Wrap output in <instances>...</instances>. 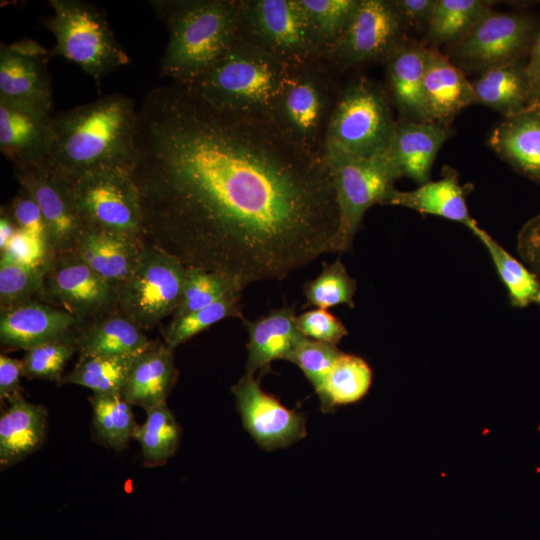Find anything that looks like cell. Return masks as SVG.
Here are the masks:
<instances>
[{
  "label": "cell",
  "mask_w": 540,
  "mask_h": 540,
  "mask_svg": "<svg viewBox=\"0 0 540 540\" xmlns=\"http://www.w3.org/2000/svg\"><path fill=\"white\" fill-rule=\"evenodd\" d=\"M144 244L243 288L335 253L338 205L324 156L272 121L227 112L170 83L140 108L130 169Z\"/></svg>",
  "instance_id": "cell-1"
},
{
  "label": "cell",
  "mask_w": 540,
  "mask_h": 540,
  "mask_svg": "<svg viewBox=\"0 0 540 540\" xmlns=\"http://www.w3.org/2000/svg\"><path fill=\"white\" fill-rule=\"evenodd\" d=\"M138 109L113 93L53 116V143L46 165L69 177L83 171L118 166L131 169Z\"/></svg>",
  "instance_id": "cell-2"
},
{
  "label": "cell",
  "mask_w": 540,
  "mask_h": 540,
  "mask_svg": "<svg viewBox=\"0 0 540 540\" xmlns=\"http://www.w3.org/2000/svg\"><path fill=\"white\" fill-rule=\"evenodd\" d=\"M169 40L160 73L184 86L195 85L239 37L236 0H152Z\"/></svg>",
  "instance_id": "cell-3"
},
{
  "label": "cell",
  "mask_w": 540,
  "mask_h": 540,
  "mask_svg": "<svg viewBox=\"0 0 540 540\" xmlns=\"http://www.w3.org/2000/svg\"><path fill=\"white\" fill-rule=\"evenodd\" d=\"M288 66L239 37L224 56L193 86L217 109L271 118Z\"/></svg>",
  "instance_id": "cell-4"
},
{
  "label": "cell",
  "mask_w": 540,
  "mask_h": 540,
  "mask_svg": "<svg viewBox=\"0 0 540 540\" xmlns=\"http://www.w3.org/2000/svg\"><path fill=\"white\" fill-rule=\"evenodd\" d=\"M324 60L288 66L271 119L295 144L324 156L328 123L342 85Z\"/></svg>",
  "instance_id": "cell-5"
},
{
  "label": "cell",
  "mask_w": 540,
  "mask_h": 540,
  "mask_svg": "<svg viewBox=\"0 0 540 540\" xmlns=\"http://www.w3.org/2000/svg\"><path fill=\"white\" fill-rule=\"evenodd\" d=\"M53 14L45 27L54 35L50 55L79 66L97 85L130 57L116 39L104 11L82 0H50Z\"/></svg>",
  "instance_id": "cell-6"
},
{
  "label": "cell",
  "mask_w": 540,
  "mask_h": 540,
  "mask_svg": "<svg viewBox=\"0 0 540 540\" xmlns=\"http://www.w3.org/2000/svg\"><path fill=\"white\" fill-rule=\"evenodd\" d=\"M396 124L388 94L361 76L342 85L324 149L334 147L367 158L386 155Z\"/></svg>",
  "instance_id": "cell-7"
},
{
  "label": "cell",
  "mask_w": 540,
  "mask_h": 540,
  "mask_svg": "<svg viewBox=\"0 0 540 540\" xmlns=\"http://www.w3.org/2000/svg\"><path fill=\"white\" fill-rule=\"evenodd\" d=\"M338 205L335 252L348 250L367 210L385 205L399 178L386 155L361 157L334 147L324 149Z\"/></svg>",
  "instance_id": "cell-8"
},
{
  "label": "cell",
  "mask_w": 540,
  "mask_h": 540,
  "mask_svg": "<svg viewBox=\"0 0 540 540\" xmlns=\"http://www.w3.org/2000/svg\"><path fill=\"white\" fill-rule=\"evenodd\" d=\"M62 178L86 228L141 239L142 207L130 169L102 166Z\"/></svg>",
  "instance_id": "cell-9"
},
{
  "label": "cell",
  "mask_w": 540,
  "mask_h": 540,
  "mask_svg": "<svg viewBox=\"0 0 540 540\" xmlns=\"http://www.w3.org/2000/svg\"><path fill=\"white\" fill-rule=\"evenodd\" d=\"M240 36L287 66L323 60L300 0H236Z\"/></svg>",
  "instance_id": "cell-10"
},
{
  "label": "cell",
  "mask_w": 540,
  "mask_h": 540,
  "mask_svg": "<svg viewBox=\"0 0 540 540\" xmlns=\"http://www.w3.org/2000/svg\"><path fill=\"white\" fill-rule=\"evenodd\" d=\"M186 269L175 256L143 243L132 273L117 287L116 310L142 329L156 326L177 310Z\"/></svg>",
  "instance_id": "cell-11"
},
{
  "label": "cell",
  "mask_w": 540,
  "mask_h": 540,
  "mask_svg": "<svg viewBox=\"0 0 540 540\" xmlns=\"http://www.w3.org/2000/svg\"><path fill=\"white\" fill-rule=\"evenodd\" d=\"M406 29L392 0H359L324 61L338 74L360 65L385 62L406 41Z\"/></svg>",
  "instance_id": "cell-12"
},
{
  "label": "cell",
  "mask_w": 540,
  "mask_h": 540,
  "mask_svg": "<svg viewBox=\"0 0 540 540\" xmlns=\"http://www.w3.org/2000/svg\"><path fill=\"white\" fill-rule=\"evenodd\" d=\"M535 20L523 13L491 11L462 39L448 46L446 56L463 72L519 62L536 37Z\"/></svg>",
  "instance_id": "cell-13"
},
{
  "label": "cell",
  "mask_w": 540,
  "mask_h": 540,
  "mask_svg": "<svg viewBox=\"0 0 540 540\" xmlns=\"http://www.w3.org/2000/svg\"><path fill=\"white\" fill-rule=\"evenodd\" d=\"M40 295L83 321L116 308L117 288L67 252L51 257Z\"/></svg>",
  "instance_id": "cell-14"
},
{
  "label": "cell",
  "mask_w": 540,
  "mask_h": 540,
  "mask_svg": "<svg viewBox=\"0 0 540 540\" xmlns=\"http://www.w3.org/2000/svg\"><path fill=\"white\" fill-rule=\"evenodd\" d=\"M20 187L36 202L45 224L51 257L71 252L86 229L64 178L46 165L15 167Z\"/></svg>",
  "instance_id": "cell-15"
},
{
  "label": "cell",
  "mask_w": 540,
  "mask_h": 540,
  "mask_svg": "<svg viewBox=\"0 0 540 540\" xmlns=\"http://www.w3.org/2000/svg\"><path fill=\"white\" fill-rule=\"evenodd\" d=\"M231 390L243 426L260 448H284L306 436V417L263 391L253 376L244 374Z\"/></svg>",
  "instance_id": "cell-16"
},
{
  "label": "cell",
  "mask_w": 540,
  "mask_h": 540,
  "mask_svg": "<svg viewBox=\"0 0 540 540\" xmlns=\"http://www.w3.org/2000/svg\"><path fill=\"white\" fill-rule=\"evenodd\" d=\"M47 51L30 39L0 46V101L51 110Z\"/></svg>",
  "instance_id": "cell-17"
},
{
  "label": "cell",
  "mask_w": 540,
  "mask_h": 540,
  "mask_svg": "<svg viewBox=\"0 0 540 540\" xmlns=\"http://www.w3.org/2000/svg\"><path fill=\"white\" fill-rule=\"evenodd\" d=\"M53 136L51 110L0 101V150L15 167L46 164Z\"/></svg>",
  "instance_id": "cell-18"
},
{
  "label": "cell",
  "mask_w": 540,
  "mask_h": 540,
  "mask_svg": "<svg viewBox=\"0 0 540 540\" xmlns=\"http://www.w3.org/2000/svg\"><path fill=\"white\" fill-rule=\"evenodd\" d=\"M81 323L59 307L30 300L1 311L0 340L3 346L27 351L46 342L74 337Z\"/></svg>",
  "instance_id": "cell-19"
},
{
  "label": "cell",
  "mask_w": 540,
  "mask_h": 540,
  "mask_svg": "<svg viewBox=\"0 0 540 540\" xmlns=\"http://www.w3.org/2000/svg\"><path fill=\"white\" fill-rule=\"evenodd\" d=\"M450 134L448 126L399 118L386 156L399 178L422 185L429 181L437 153Z\"/></svg>",
  "instance_id": "cell-20"
},
{
  "label": "cell",
  "mask_w": 540,
  "mask_h": 540,
  "mask_svg": "<svg viewBox=\"0 0 540 540\" xmlns=\"http://www.w3.org/2000/svg\"><path fill=\"white\" fill-rule=\"evenodd\" d=\"M424 98L430 121L444 126L476 102L472 82L434 46L427 48Z\"/></svg>",
  "instance_id": "cell-21"
},
{
  "label": "cell",
  "mask_w": 540,
  "mask_h": 540,
  "mask_svg": "<svg viewBox=\"0 0 540 540\" xmlns=\"http://www.w3.org/2000/svg\"><path fill=\"white\" fill-rule=\"evenodd\" d=\"M427 48L405 41L384 62L388 92L400 119L431 122L424 98Z\"/></svg>",
  "instance_id": "cell-22"
},
{
  "label": "cell",
  "mask_w": 540,
  "mask_h": 540,
  "mask_svg": "<svg viewBox=\"0 0 540 540\" xmlns=\"http://www.w3.org/2000/svg\"><path fill=\"white\" fill-rule=\"evenodd\" d=\"M296 317L294 308L286 306L254 321L244 319L249 336L245 374L254 376L274 360H288L305 338L297 326Z\"/></svg>",
  "instance_id": "cell-23"
},
{
  "label": "cell",
  "mask_w": 540,
  "mask_h": 540,
  "mask_svg": "<svg viewBox=\"0 0 540 540\" xmlns=\"http://www.w3.org/2000/svg\"><path fill=\"white\" fill-rule=\"evenodd\" d=\"M142 246L138 238L86 228L71 252L117 288L132 273Z\"/></svg>",
  "instance_id": "cell-24"
},
{
  "label": "cell",
  "mask_w": 540,
  "mask_h": 540,
  "mask_svg": "<svg viewBox=\"0 0 540 540\" xmlns=\"http://www.w3.org/2000/svg\"><path fill=\"white\" fill-rule=\"evenodd\" d=\"M176 378L173 350L153 342L134 359L121 393L132 406L147 411L166 403Z\"/></svg>",
  "instance_id": "cell-25"
},
{
  "label": "cell",
  "mask_w": 540,
  "mask_h": 540,
  "mask_svg": "<svg viewBox=\"0 0 540 540\" xmlns=\"http://www.w3.org/2000/svg\"><path fill=\"white\" fill-rule=\"evenodd\" d=\"M48 412L22 395L0 416V467L5 469L37 451L44 443Z\"/></svg>",
  "instance_id": "cell-26"
},
{
  "label": "cell",
  "mask_w": 540,
  "mask_h": 540,
  "mask_svg": "<svg viewBox=\"0 0 540 540\" xmlns=\"http://www.w3.org/2000/svg\"><path fill=\"white\" fill-rule=\"evenodd\" d=\"M489 144L517 171L540 182V112L524 110L504 117L493 129Z\"/></svg>",
  "instance_id": "cell-27"
},
{
  "label": "cell",
  "mask_w": 540,
  "mask_h": 540,
  "mask_svg": "<svg viewBox=\"0 0 540 540\" xmlns=\"http://www.w3.org/2000/svg\"><path fill=\"white\" fill-rule=\"evenodd\" d=\"M385 205L402 206L422 214L439 216L458 222L471 230L477 225L470 215L464 189L454 171H446L436 181H428L411 191L396 188L388 195Z\"/></svg>",
  "instance_id": "cell-28"
},
{
  "label": "cell",
  "mask_w": 540,
  "mask_h": 540,
  "mask_svg": "<svg viewBox=\"0 0 540 540\" xmlns=\"http://www.w3.org/2000/svg\"><path fill=\"white\" fill-rule=\"evenodd\" d=\"M80 356L107 355L134 357L151 346L142 328L119 311L96 318L75 334Z\"/></svg>",
  "instance_id": "cell-29"
},
{
  "label": "cell",
  "mask_w": 540,
  "mask_h": 540,
  "mask_svg": "<svg viewBox=\"0 0 540 540\" xmlns=\"http://www.w3.org/2000/svg\"><path fill=\"white\" fill-rule=\"evenodd\" d=\"M475 101L510 117L524 111L531 99L532 89L519 62L483 71L472 82Z\"/></svg>",
  "instance_id": "cell-30"
},
{
  "label": "cell",
  "mask_w": 540,
  "mask_h": 540,
  "mask_svg": "<svg viewBox=\"0 0 540 540\" xmlns=\"http://www.w3.org/2000/svg\"><path fill=\"white\" fill-rule=\"evenodd\" d=\"M487 249L513 307L540 309V280L477 224L470 230Z\"/></svg>",
  "instance_id": "cell-31"
},
{
  "label": "cell",
  "mask_w": 540,
  "mask_h": 540,
  "mask_svg": "<svg viewBox=\"0 0 540 540\" xmlns=\"http://www.w3.org/2000/svg\"><path fill=\"white\" fill-rule=\"evenodd\" d=\"M371 383L372 370L368 363L359 356L342 352L316 392L321 409L329 412L336 406L361 400Z\"/></svg>",
  "instance_id": "cell-32"
},
{
  "label": "cell",
  "mask_w": 540,
  "mask_h": 540,
  "mask_svg": "<svg viewBox=\"0 0 540 540\" xmlns=\"http://www.w3.org/2000/svg\"><path fill=\"white\" fill-rule=\"evenodd\" d=\"M492 11L481 0H436L426 31L430 43L447 47L462 39L477 23Z\"/></svg>",
  "instance_id": "cell-33"
},
{
  "label": "cell",
  "mask_w": 540,
  "mask_h": 540,
  "mask_svg": "<svg viewBox=\"0 0 540 540\" xmlns=\"http://www.w3.org/2000/svg\"><path fill=\"white\" fill-rule=\"evenodd\" d=\"M89 401L97 437L115 451L124 450L133 439L137 427L132 405L121 392L92 393Z\"/></svg>",
  "instance_id": "cell-34"
},
{
  "label": "cell",
  "mask_w": 540,
  "mask_h": 540,
  "mask_svg": "<svg viewBox=\"0 0 540 540\" xmlns=\"http://www.w3.org/2000/svg\"><path fill=\"white\" fill-rule=\"evenodd\" d=\"M143 424L137 425L133 439L137 440L146 465L165 464L178 449L181 428L167 403L146 411Z\"/></svg>",
  "instance_id": "cell-35"
},
{
  "label": "cell",
  "mask_w": 540,
  "mask_h": 540,
  "mask_svg": "<svg viewBox=\"0 0 540 540\" xmlns=\"http://www.w3.org/2000/svg\"><path fill=\"white\" fill-rule=\"evenodd\" d=\"M135 358L136 356H79L72 371L59 382L87 387L93 393L121 392Z\"/></svg>",
  "instance_id": "cell-36"
},
{
  "label": "cell",
  "mask_w": 540,
  "mask_h": 540,
  "mask_svg": "<svg viewBox=\"0 0 540 540\" xmlns=\"http://www.w3.org/2000/svg\"><path fill=\"white\" fill-rule=\"evenodd\" d=\"M244 288L230 277L202 268L187 267L183 294L173 319L205 308Z\"/></svg>",
  "instance_id": "cell-37"
},
{
  "label": "cell",
  "mask_w": 540,
  "mask_h": 540,
  "mask_svg": "<svg viewBox=\"0 0 540 540\" xmlns=\"http://www.w3.org/2000/svg\"><path fill=\"white\" fill-rule=\"evenodd\" d=\"M46 268L18 261L6 254L0 259L1 311L32 300L41 294Z\"/></svg>",
  "instance_id": "cell-38"
},
{
  "label": "cell",
  "mask_w": 540,
  "mask_h": 540,
  "mask_svg": "<svg viewBox=\"0 0 540 540\" xmlns=\"http://www.w3.org/2000/svg\"><path fill=\"white\" fill-rule=\"evenodd\" d=\"M241 292L226 295L215 303L173 319L168 327L164 343L172 350L193 336L227 317L243 318L240 307Z\"/></svg>",
  "instance_id": "cell-39"
},
{
  "label": "cell",
  "mask_w": 540,
  "mask_h": 540,
  "mask_svg": "<svg viewBox=\"0 0 540 540\" xmlns=\"http://www.w3.org/2000/svg\"><path fill=\"white\" fill-rule=\"evenodd\" d=\"M357 289L356 281L348 274L339 260L323 264L321 273L304 286L307 307L320 309L345 304L354 307L353 297Z\"/></svg>",
  "instance_id": "cell-40"
},
{
  "label": "cell",
  "mask_w": 540,
  "mask_h": 540,
  "mask_svg": "<svg viewBox=\"0 0 540 540\" xmlns=\"http://www.w3.org/2000/svg\"><path fill=\"white\" fill-rule=\"evenodd\" d=\"M358 2L359 0H300L322 45L324 57L344 32Z\"/></svg>",
  "instance_id": "cell-41"
},
{
  "label": "cell",
  "mask_w": 540,
  "mask_h": 540,
  "mask_svg": "<svg viewBox=\"0 0 540 540\" xmlns=\"http://www.w3.org/2000/svg\"><path fill=\"white\" fill-rule=\"evenodd\" d=\"M74 337L46 342L27 350L22 359L24 376L59 381L76 350Z\"/></svg>",
  "instance_id": "cell-42"
},
{
  "label": "cell",
  "mask_w": 540,
  "mask_h": 540,
  "mask_svg": "<svg viewBox=\"0 0 540 540\" xmlns=\"http://www.w3.org/2000/svg\"><path fill=\"white\" fill-rule=\"evenodd\" d=\"M341 354L336 345L305 337L292 351L288 361L301 369L317 392Z\"/></svg>",
  "instance_id": "cell-43"
},
{
  "label": "cell",
  "mask_w": 540,
  "mask_h": 540,
  "mask_svg": "<svg viewBox=\"0 0 540 540\" xmlns=\"http://www.w3.org/2000/svg\"><path fill=\"white\" fill-rule=\"evenodd\" d=\"M300 331L307 338L336 345L348 335L345 325L326 309L308 310L296 317Z\"/></svg>",
  "instance_id": "cell-44"
},
{
  "label": "cell",
  "mask_w": 540,
  "mask_h": 540,
  "mask_svg": "<svg viewBox=\"0 0 540 540\" xmlns=\"http://www.w3.org/2000/svg\"><path fill=\"white\" fill-rule=\"evenodd\" d=\"M9 213L20 230L38 239L49 250L46 228L40 210L24 188L20 187L11 203Z\"/></svg>",
  "instance_id": "cell-45"
},
{
  "label": "cell",
  "mask_w": 540,
  "mask_h": 540,
  "mask_svg": "<svg viewBox=\"0 0 540 540\" xmlns=\"http://www.w3.org/2000/svg\"><path fill=\"white\" fill-rule=\"evenodd\" d=\"M517 251L523 263L540 280V213L526 221L519 230Z\"/></svg>",
  "instance_id": "cell-46"
},
{
  "label": "cell",
  "mask_w": 540,
  "mask_h": 540,
  "mask_svg": "<svg viewBox=\"0 0 540 540\" xmlns=\"http://www.w3.org/2000/svg\"><path fill=\"white\" fill-rule=\"evenodd\" d=\"M405 26L428 28L436 0H392Z\"/></svg>",
  "instance_id": "cell-47"
},
{
  "label": "cell",
  "mask_w": 540,
  "mask_h": 540,
  "mask_svg": "<svg viewBox=\"0 0 540 540\" xmlns=\"http://www.w3.org/2000/svg\"><path fill=\"white\" fill-rule=\"evenodd\" d=\"M24 376L22 360L0 355V399L10 402L21 394L20 379Z\"/></svg>",
  "instance_id": "cell-48"
},
{
  "label": "cell",
  "mask_w": 540,
  "mask_h": 540,
  "mask_svg": "<svg viewBox=\"0 0 540 540\" xmlns=\"http://www.w3.org/2000/svg\"><path fill=\"white\" fill-rule=\"evenodd\" d=\"M532 95L540 89V31L537 33L529 52V60L525 65Z\"/></svg>",
  "instance_id": "cell-49"
},
{
  "label": "cell",
  "mask_w": 540,
  "mask_h": 540,
  "mask_svg": "<svg viewBox=\"0 0 540 540\" xmlns=\"http://www.w3.org/2000/svg\"><path fill=\"white\" fill-rule=\"evenodd\" d=\"M19 228L10 215L9 211H1L0 217V251L2 252L13 237L18 232Z\"/></svg>",
  "instance_id": "cell-50"
},
{
  "label": "cell",
  "mask_w": 540,
  "mask_h": 540,
  "mask_svg": "<svg viewBox=\"0 0 540 540\" xmlns=\"http://www.w3.org/2000/svg\"><path fill=\"white\" fill-rule=\"evenodd\" d=\"M525 110H535L540 112V89L533 94Z\"/></svg>",
  "instance_id": "cell-51"
}]
</instances>
